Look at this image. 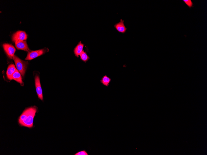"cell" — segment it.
I'll list each match as a JSON object with an SVG mask.
<instances>
[{"mask_svg": "<svg viewBox=\"0 0 207 155\" xmlns=\"http://www.w3.org/2000/svg\"><path fill=\"white\" fill-rule=\"evenodd\" d=\"M27 38L26 33L24 31H18L12 35V39L13 42L26 40Z\"/></svg>", "mask_w": 207, "mask_h": 155, "instance_id": "5b68a950", "label": "cell"}, {"mask_svg": "<svg viewBox=\"0 0 207 155\" xmlns=\"http://www.w3.org/2000/svg\"><path fill=\"white\" fill-rule=\"evenodd\" d=\"M15 43L16 47L18 49L28 52L31 51L28 46L26 40L17 41H15Z\"/></svg>", "mask_w": 207, "mask_h": 155, "instance_id": "52a82bcc", "label": "cell"}, {"mask_svg": "<svg viewBox=\"0 0 207 155\" xmlns=\"http://www.w3.org/2000/svg\"><path fill=\"white\" fill-rule=\"evenodd\" d=\"M37 110V108L35 107L28 108L25 110L19 117V123L20 124L25 127L32 128Z\"/></svg>", "mask_w": 207, "mask_h": 155, "instance_id": "6da1fadb", "label": "cell"}, {"mask_svg": "<svg viewBox=\"0 0 207 155\" xmlns=\"http://www.w3.org/2000/svg\"><path fill=\"white\" fill-rule=\"evenodd\" d=\"M12 79L19 83L22 86L23 85L24 83L22 80L21 74L17 70L13 74L12 76Z\"/></svg>", "mask_w": 207, "mask_h": 155, "instance_id": "8fae6325", "label": "cell"}, {"mask_svg": "<svg viewBox=\"0 0 207 155\" xmlns=\"http://www.w3.org/2000/svg\"><path fill=\"white\" fill-rule=\"evenodd\" d=\"M80 56L81 60L85 62H86L90 59L87 53L85 52L84 51H82Z\"/></svg>", "mask_w": 207, "mask_h": 155, "instance_id": "4fadbf2b", "label": "cell"}, {"mask_svg": "<svg viewBox=\"0 0 207 155\" xmlns=\"http://www.w3.org/2000/svg\"><path fill=\"white\" fill-rule=\"evenodd\" d=\"M49 51V50L48 48H45L42 49L31 51L28 54L25 60H31L45 54Z\"/></svg>", "mask_w": 207, "mask_h": 155, "instance_id": "3957f363", "label": "cell"}, {"mask_svg": "<svg viewBox=\"0 0 207 155\" xmlns=\"http://www.w3.org/2000/svg\"><path fill=\"white\" fill-rule=\"evenodd\" d=\"M13 59L14 61L17 70L23 77L28 65V62L21 60L15 55L14 56Z\"/></svg>", "mask_w": 207, "mask_h": 155, "instance_id": "7a4b0ae2", "label": "cell"}, {"mask_svg": "<svg viewBox=\"0 0 207 155\" xmlns=\"http://www.w3.org/2000/svg\"><path fill=\"white\" fill-rule=\"evenodd\" d=\"M88 153L85 150H83L79 151L75 154L74 155H88Z\"/></svg>", "mask_w": 207, "mask_h": 155, "instance_id": "9a60e30c", "label": "cell"}, {"mask_svg": "<svg viewBox=\"0 0 207 155\" xmlns=\"http://www.w3.org/2000/svg\"><path fill=\"white\" fill-rule=\"evenodd\" d=\"M111 81V79L106 75H105L102 78L101 80V82L103 84V85L105 86L108 87L109 84Z\"/></svg>", "mask_w": 207, "mask_h": 155, "instance_id": "7c38bea8", "label": "cell"}, {"mask_svg": "<svg viewBox=\"0 0 207 155\" xmlns=\"http://www.w3.org/2000/svg\"><path fill=\"white\" fill-rule=\"evenodd\" d=\"M15 66L13 64H11L9 65L7 71V76L8 78L10 80L12 79V76L14 73L17 70Z\"/></svg>", "mask_w": 207, "mask_h": 155, "instance_id": "9c48e42d", "label": "cell"}, {"mask_svg": "<svg viewBox=\"0 0 207 155\" xmlns=\"http://www.w3.org/2000/svg\"><path fill=\"white\" fill-rule=\"evenodd\" d=\"M35 83L38 98L41 100L43 101V97L41 85L39 77L38 75H36L35 77Z\"/></svg>", "mask_w": 207, "mask_h": 155, "instance_id": "8992f818", "label": "cell"}, {"mask_svg": "<svg viewBox=\"0 0 207 155\" xmlns=\"http://www.w3.org/2000/svg\"><path fill=\"white\" fill-rule=\"evenodd\" d=\"M183 1L189 8H191L193 7V4L191 0H183Z\"/></svg>", "mask_w": 207, "mask_h": 155, "instance_id": "5bb4252c", "label": "cell"}, {"mask_svg": "<svg viewBox=\"0 0 207 155\" xmlns=\"http://www.w3.org/2000/svg\"><path fill=\"white\" fill-rule=\"evenodd\" d=\"M114 27L116 30L119 33L122 34H125L127 30L124 23V21L120 19V21L114 25Z\"/></svg>", "mask_w": 207, "mask_h": 155, "instance_id": "ba28073f", "label": "cell"}, {"mask_svg": "<svg viewBox=\"0 0 207 155\" xmlns=\"http://www.w3.org/2000/svg\"><path fill=\"white\" fill-rule=\"evenodd\" d=\"M3 47L8 57L10 59H13L16 51L15 47L8 44H4Z\"/></svg>", "mask_w": 207, "mask_h": 155, "instance_id": "277c9868", "label": "cell"}, {"mask_svg": "<svg viewBox=\"0 0 207 155\" xmlns=\"http://www.w3.org/2000/svg\"><path fill=\"white\" fill-rule=\"evenodd\" d=\"M84 45L80 41L79 42L78 44L75 48L74 51V54L76 56L77 58L78 57L79 55L81 54L83 51V48Z\"/></svg>", "mask_w": 207, "mask_h": 155, "instance_id": "30bf717a", "label": "cell"}]
</instances>
